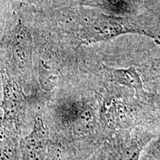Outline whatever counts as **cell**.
Returning <instances> with one entry per match:
<instances>
[{"label": "cell", "mask_w": 160, "mask_h": 160, "mask_svg": "<svg viewBox=\"0 0 160 160\" xmlns=\"http://www.w3.org/2000/svg\"><path fill=\"white\" fill-rule=\"evenodd\" d=\"M12 54L19 68L27 67L31 59L29 40L21 26L16 29L12 41Z\"/></svg>", "instance_id": "7a4b0ae2"}, {"label": "cell", "mask_w": 160, "mask_h": 160, "mask_svg": "<svg viewBox=\"0 0 160 160\" xmlns=\"http://www.w3.org/2000/svg\"><path fill=\"white\" fill-rule=\"evenodd\" d=\"M87 21L83 31L87 43L107 41L125 33L145 34V32L126 25L123 19L113 16L96 14Z\"/></svg>", "instance_id": "6da1fadb"}, {"label": "cell", "mask_w": 160, "mask_h": 160, "mask_svg": "<svg viewBox=\"0 0 160 160\" xmlns=\"http://www.w3.org/2000/svg\"><path fill=\"white\" fill-rule=\"evenodd\" d=\"M39 74L40 82L45 86V88H51L57 82V75L46 65L40 68Z\"/></svg>", "instance_id": "5b68a950"}, {"label": "cell", "mask_w": 160, "mask_h": 160, "mask_svg": "<svg viewBox=\"0 0 160 160\" xmlns=\"http://www.w3.org/2000/svg\"><path fill=\"white\" fill-rule=\"evenodd\" d=\"M1 25H2V7L0 5V31H1Z\"/></svg>", "instance_id": "9c48e42d"}, {"label": "cell", "mask_w": 160, "mask_h": 160, "mask_svg": "<svg viewBox=\"0 0 160 160\" xmlns=\"http://www.w3.org/2000/svg\"><path fill=\"white\" fill-rule=\"evenodd\" d=\"M151 69L156 79L160 81V59H158L153 63Z\"/></svg>", "instance_id": "52a82bcc"}, {"label": "cell", "mask_w": 160, "mask_h": 160, "mask_svg": "<svg viewBox=\"0 0 160 160\" xmlns=\"http://www.w3.org/2000/svg\"><path fill=\"white\" fill-rule=\"evenodd\" d=\"M141 6V0H104L100 7L117 14H131Z\"/></svg>", "instance_id": "277c9868"}, {"label": "cell", "mask_w": 160, "mask_h": 160, "mask_svg": "<svg viewBox=\"0 0 160 160\" xmlns=\"http://www.w3.org/2000/svg\"><path fill=\"white\" fill-rule=\"evenodd\" d=\"M111 76L112 79L116 82L134 89L138 93L143 92V85L141 78L133 68L111 70Z\"/></svg>", "instance_id": "3957f363"}, {"label": "cell", "mask_w": 160, "mask_h": 160, "mask_svg": "<svg viewBox=\"0 0 160 160\" xmlns=\"http://www.w3.org/2000/svg\"><path fill=\"white\" fill-rule=\"evenodd\" d=\"M63 1V0H61ZM67 2H77L85 5H89L93 6H101L104 2V0H65Z\"/></svg>", "instance_id": "8992f818"}, {"label": "cell", "mask_w": 160, "mask_h": 160, "mask_svg": "<svg viewBox=\"0 0 160 160\" xmlns=\"http://www.w3.org/2000/svg\"><path fill=\"white\" fill-rule=\"evenodd\" d=\"M17 1L21 2L27 3V4H32V5H37L40 2V0H17Z\"/></svg>", "instance_id": "ba28073f"}]
</instances>
